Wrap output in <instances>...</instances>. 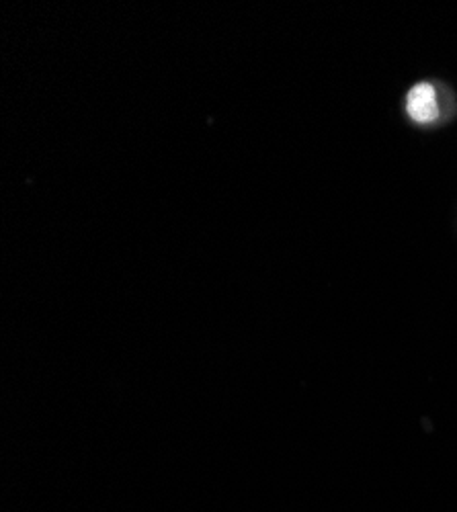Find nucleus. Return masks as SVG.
Instances as JSON below:
<instances>
[{
	"label": "nucleus",
	"mask_w": 457,
	"mask_h": 512,
	"mask_svg": "<svg viewBox=\"0 0 457 512\" xmlns=\"http://www.w3.org/2000/svg\"><path fill=\"white\" fill-rule=\"evenodd\" d=\"M406 109L414 121L419 123L435 121L439 117V103L431 84H417V87L408 93Z\"/></svg>",
	"instance_id": "f257e3e1"
}]
</instances>
